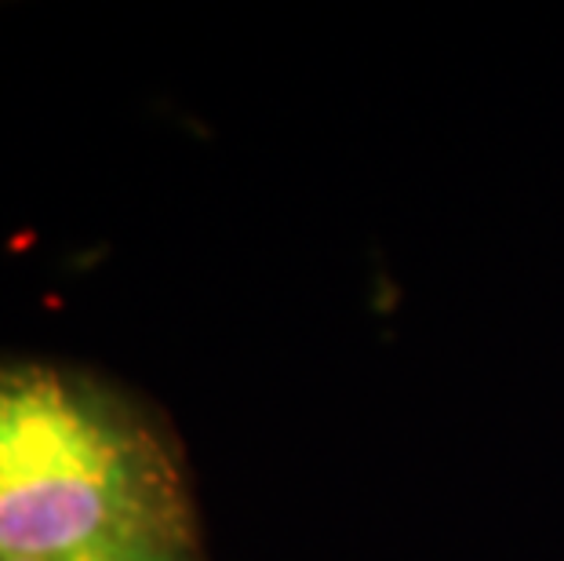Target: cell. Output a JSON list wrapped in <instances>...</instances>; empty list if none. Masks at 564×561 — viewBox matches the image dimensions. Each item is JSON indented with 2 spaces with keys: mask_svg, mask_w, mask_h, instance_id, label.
<instances>
[{
  "mask_svg": "<svg viewBox=\"0 0 564 561\" xmlns=\"http://www.w3.org/2000/svg\"><path fill=\"white\" fill-rule=\"evenodd\" d=\"M183 449L80 368L0 365V561L197 547Z\"/></svg>",
  "mask_w": 564,
  "mask_h": 561,
  "instance_id": "1",
  "label": "cell"
},
{
  "mask_svg": "<svg viewBox=\"0 0 564 561\" xmlns=\"http://www.w3.org/2000/svg\"><path fill=\"white\" fill-rule=\"evenodd\" d=\"M37 561H204L197 547H121V551H88V554H63V558H37Z\"/></svg>",
  "mask_w": 564,
  "mask_h": 561,
  "instance_id": "2",
  "label": "cell"
}]
</instances>
